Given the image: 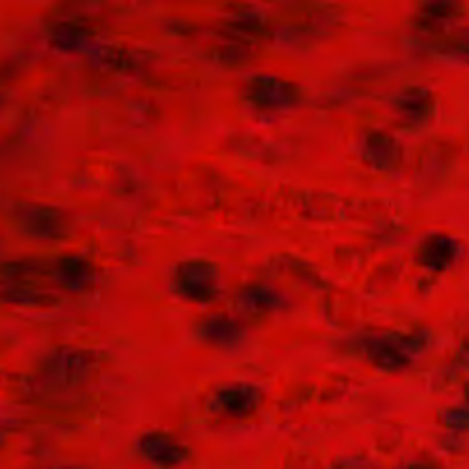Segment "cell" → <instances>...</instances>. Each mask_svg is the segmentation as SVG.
Wrapping results in <instances>:
<instances>
[{
    "mask_svg": "<svg viewBox=\"0 0 469 469\" xmlns=\"http://www.w3.org/2000/svg\"><path fill=\"white\" fill-rule=\"evenodd\" d=\"M435 423L451 437H464L469 431V410L464 403H451L437 410Z\"/></svg>",
    "mask_w": 469,
    "mask_h": 469,
    "instance_id": "44dd1931",
    "label": "cell"
},
{
    "mask_svg": "<svg viewBox=\"0 0 469 469\" xmlns=\"http://www.w3.org/2000/svg\"><path fill=\"white\" fill-rule=\"evenodd\" d=\"M239 101L250 113L277 117L301 110L310 101V89L280 71H248L239 83Z\"/></svg>",
    "mask_w": 469,
    "mask_h": 469,
    "instance_id": "6da1fadb",
    "label": "cell"
},
{
    "mask_svg": "<svg viewBox=\"0 0 469 469\" xmlns=\"http://www.w3.org/2000/svg\"><path fill=\"white\" fill-rule=\"evenodd\" d=\"M46 469H85V467H80V464H53V467H46Z\"/></svg>",
    "mask_w": 469,
    "mask_h": 469,
    "instance_id": "7402d4cb",
    "label": "cell"
},
{
    "mask_svg": "<svg viewBox=\"0 0 469 469\" xmlns=\"http://www.w3.org/2000/svg\"><path fill=\"white\" fill-rule=\"evenodd\" d=\"M464 243L458 234L446 229H428L413 248V263L431 277H444L460 266Z\"/></svg>",
    "mask_w": 469,
    "mask_h": 469,
    "instance_id": "8fae6325",
    "label": "cell"
},
{
    "mask_svg": "<svg viewBox=\"0 0 469 469\" xmlns=\"http://www.w3.org/2000/svg\"><path fill=\"white\" fill-rule=\"evenodd\" d=\"M234 307L245 323H261L287 314L291 302L287 293L270 281L245 280L234 289Z\"/></svg>",
    "mask_w": 469,
    "mask_h": 469,
    "instance_id": "7c38bea8",
    "label": "cell"
},
{
    "mask_svg": "<svg viewBox=\"0 0 469 469\" xmlns=\"http://www.w3.org/2000/svg\"><path fill=\"white\" fill-rule=\"evenodd\" d=\"M218 37L222 39H234V42L250 44V46H261L263 42L272 37V28L263 15L257 10H234L227 16H222L218 24Z\"/></svg>",
    "mask_w": 469,
    "mask_h": 469,
    "instance_id": "2e32d148",
    "label": "cell"
},
{
    "mask_svg": "<svg viewBox=\"0 0 469 469\" xmlns=\"http://www.w3.org/2000/svg\"><path fill=\"white\" fill-rule=\"evenodd\" d=\"M357 355H360L362 360H364V364L369 366V369H373L375 373L390 375V378L408 373L414 366V357L405 351L396 330H382V332L364 334V337L357 342Z\"/></svg>",
    "mask_w": 469,
    "mask_h": 469,
    "instance_id": "4fadbf2b",
    "label": "cell"
},
{
    "mask_svg": "<svg viewBox=\"0 0 469 469\" xmlns=\"http://www.w3.org/2000/svg\"><path fill=\"white\" fill-rule=\"evenodd\" d=\"M25 284H48V259L10 257L0 259V289L25 287Z\"/></svg>",
    "mask_w": 469,
    "mask_h": 469,
    "instance_id": "ac0fdd59",
    "label": "cell"
},
{
    "mask_svg": "<svg viewBox=\"0 0 469 469\" xmlns=\"http://www.w3.org/2000/svg\"><path fill=\"white\" fill-rule=\"evenodd\" d=\"M104 366V355L97 348L62 343L51 346L37 362V378L51 392H74L92 382Z\"/></svg>",
    "mask_w": 469,
    "mask_h": 469,
    "instance_id": "3957f363",
    "label": "cell"
},
{
    "mask_svg": "<svg viewBox=\"0 0 469 469\" xmlns=\"http://www.w3.org/2000/svg\"><path fill=\"white\" fill-rule=\"evenodd\" d=\"M387 108L405 131H426L440 115V94L426 83H405L390 94Z\"/></svg>",
    "mask_w": 469,
    "mask_h": 469,
    "instance_id": "9c48e42d",
    "label": "cell"
},
{
    "mask_svg": "<svg viewBox=\"0 0 469 469\" xmlns=\"http://www.w3.org/2000/svg\"><path fill=\"white\" fill-rule=\"evenodd\" d=\"M10 222L24 239L44 245L69 243L76 231L74 213L48 199H16L10 209Z\"/></svg>",
    "mask_w": 469,
    "mask_h": 469,
    "instance_id": "277c9868",
    "label": "cell"
},
{
    "mask_svg": "<svg viewBox=\"0 0 469 469\" xmlns=\"http://www.w3.org/2000/svg\"><path fill=\"white\" fill-rule=\"evenodd\" d=\"M168 291L174 301L193 310H213L225 293L222 266L204 254H190L168 270Z\"/></svg>",
    "mask_w": 469,
    "mask_h": 469,
    "instance_id": "7a4b0ae2",
    "label": "cell"
},
{
    "mask_svg": "<svg viewBox=\"0 0 469 469\" xmlns=\"http://www.w3.org/2000/svg\"><path fill=\"white\" fill-rule=\"evenodd\" d=\"M464 5L458 0H426L410 16V25L417 35L437 37L454 30L463 21Z\"/></svg>",
    "mask_w": 469,
    "mask_h": 469,
    "instance_id": "9a60e30c",
    "label": "cell"
},
{
    "mask_svg": "<svg viewBox=\"0 0 469 469\" xmlns=\"http://www.w3.org/2000/svg\"><path fill=\"white\" fill-rule=\"evenodd\" d=\"M257 46H250V44L234 42V39H222L218 37V42L213 44L209 57L216 66L227 71H245L254 60H257Z\"/></svg>",
    "mask_w": 469,
    "mask_h": 469,
    "instance_id": "ffe728a7",
    "label": "cell"
},
{
    "mask_svg": "<svg viewBox=\"0 0 469 469\" xmlns=\"http://www.w3.org/2000/svg\"><path fill=\"white\" fill-rule=\"evenodd\" d=\"M89 57L99 69L108 71L115 76H131L138 74L147 66V56L140 48H133L128 44L115 42H99L89 51Z\"/></svg>",
    "mask_w": 469,
    "mask_h": 469,
    "instance_id": "e0dca14e",
    "label": "cell"
},
{
    "mask_svg": "<svg viewBox=\"0 0 469 469\" xmlns=\"http://www.w3.org/2000/svg\"><path fill=\"white\" fill-rule=\"evenodd\" d=\"M190 334L202 348L220 355H234L243 351L250 339V323H245L236 311L204 310L190 323Z\"/></svg>",
    "mask_w": 469,
    "mask_h": 469,
    "instance_id": "8992f818",
    "label": "cell"
},
{
    "mask_svg": "<svg viewBox=\"0 0 469 469\" xmlns=\"http://www.w3.org/2000/svg\"><path fill=\"white\" fill-rule=\"evenodd\" d=\"M268 392L261 382L250 381V378H231V381L218 382L211 390L213 413L227 422H252L266 408Z\"/></svg>",
    "mask_w": 469,
    "mask_h": 469,
    "instance_id": "30bf717a",
    "label": "cell"
},
{
    "mask_svg": "<svg viewBox=\"0 0 469 469\" xmlns=\"http://www.w3.org/2000/svg\"><path fill=\"white\" fill-rule=\"evenodd\" d=\"M0 305L10 310H33L48 311L62 305L60 293L53 291L46 284H25V287L0 289Z\"/></svg>",
    "mask_w": 469,
    "mask_h": 469,
    "instance_id": "d6986e66",
    "label": "cell"
},
{
    "mask_svg": "<svg viewBox=\"0 0 469 469\" xmlns=\"http://www.w3.org/2000/svg\"><path fill=\"white\" fill-rule=\"evenodd\" d=\"M48 259V284L60 296H89L99 289L101 268L83 250H62Z\"/></svg>",
    "mask_w": 469,
    "mask_h": 469,
    "instance_id": "5b68a950",
    "label": "cell"
},
{
    "mask_svg": "<svg viewBox=\"0 0 469 469\" xmlns=\"http://www.w3.org/2000/svg\"><path fill=\"white\" fill-rule=\"evenodd\" d=\"M44 42L60 56H89V51L99 44V28L85 15L57 16L48 21Z\"/></svg>",
    "mask_w": 469,
    "mask_h": 469,
    "instance_id": "5bb4252c",
    "label": "cell"
},
{
    "mask_svg": "<svg viewBox=\"0 0 469 469\" xmlns=\"http://www.w3.org/2000/svg\"><path fill=\"white\" fill-rule=\"evenodd\" d=\"M133 454L151 469H183L193 463L190 442L172 428L151 426L133 437Z\"/></svg>",
    "mask_w": 469,
    "mask_h": 469,
    "instance_id": "52a82bcc",
    "label": "cell"
},
{
    "mask_svg": "<svg viewBox=\"0 0 469 469\" xmlns=\"http://www.w3.org/2000/svg\"><path fill=\"white\" fill-rule=\"evenodd\" d=\"M357 158L369 172L381 177H396L408 165V145L399 131L369 127L357 142Z\"/></svg>",
    "mask_w": 469,
    "mask_h": 469,
    "instance_id": "ba28073f",
    "label": "cell"
}]
</instances>
